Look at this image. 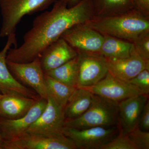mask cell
Instances as JSON below:
<instances>
[{"mask_svg": "<svg viewBox=\"0 0 149 149\" xmlns=\"http://www.w3.org/2000/svg\"><path fill=\"white\" fill-rule=\"evenodd\" d=\"M94 16L91 0H81L70 8L63 0L56 1L50 10L35 17L21 45L10 49L6 61L18 63L32 61L67 29L86 23Z\"/></svg>", "mask_w": 149, "mask_h": 149, "instance_id": "cell-1", "label": "cell"}, {"mask_svg": "<svg viewBox=\"0 0 149 149\" xmlns=\"http://www.w3.org/2000/svg\"><path fill=\"white\" fill-rule=\"evenodd\" d=\"M85 24L102 35L132 43L142 34L149 32V16L136 8L113 16H94Z\"/></svg>", "mask_w": 149, "mask_h": 149, "instance_id": "cell-2", "label": "cell"}, {"mask_svg": "<svg viewBox=\"0 0 149 149\" xmlns=\"http://www.w3.org/2000/svg\"><path fill=\"white\" fill-rule=\"evenodd\" d=\"M118 103L94 95L92 104L80 117L66 120L65 127L81 129L118 124Z\"/></svg>", "mask_w": 149, "mask_h": 149, "instance_id": "cell-3", "label": "cell"}, {"mask_svg": "<svg viewBox=\"0 0 149 149\" xmlns=\"http://www.w3.org/2000/svg\"><path fill=\"white\" fill-rule=\"evenodd\" d=\"M56 0H0L2 24L0 37L15 33L24 16L47 9Z\"/></svg>", "mask_w": 149, "mask_h": 149, "instance_id": "cell-4", "label": "cell"}, {"mask_svg": "<svg viewBox=\"0 0 149 149\" xmlns=\"http://www.w3.org/2000/svg\"><path fill=\"white\" fill-rule=\"evenodd\" d=\"M119 127H95L84 129L65 127L63 133L73 142L77 149H101L117 136Z\"/></svg>", "mask_w": 149, "mask_h": 149, "instance_id": "cell-5", "label": "cell"}, {"mask_svg": "<svg viewBox=\"0 0 149 149\" xmlns=\"http://www.w3.org/2000/svg\"><path fill=\"white\" fill-rule=\"evenodd\" d=\"M61 37L77 51L78 54L100 56L99 52L103 41V35L85 23L72 26Z\"/></svg>", "mask_w": 149, "mask_h": 149, "instance_id": "cell-6", "label": "cell"}, {"mask_svg": "<svg viewBox=\"0 0 149 149\" xmlns=\"http://www.w3.org/2000/svg\"><path fill=\"white\" fill-rule=\"evenodd\" d=\"M11 74L19 83L27 85L40 97L47 100V90L39 58L27 63H18L6 61Z\"/></svg>", "mask_w": 149, "mask_h": 149, "instance_id": "cell-7", "label": "cell"}, {"mask_svg": "<svg viewBox=\"0 0 149 149\" xmlns=\"http://www.w3.org/2000/svg\"><path fill=\"white\" fill-rule=\"evenodd\" d=\"M64 134L46 136L25 133L18 138L3 141L2 149H77Z\"/></svg>", "mask_w": 149, "mask_h": 149, "instance_id": "cell-8", "label": "cell"}, {"mask_svg": "<svg viewBox=\"0 0 149 149\" xmlns=\"http://www.w3.org/2000/svg\"><path fill=\"white\" fill-rule=\"evenodd\" d=\"M47 101L44 111L25 133L46 136L63 134L66 121L64 108L59 106L50 97H48Z\"/></svg>", "mask_w": 149, "mask_h": 149, "instance_id": "cell-9", "label": "cell"}, {"mask_svg": "<svg viewBox=\"0 0 149 149\" xmlns=\"http://www.w3.org/2000/svg\"><path fill=\"white\" fill-rule=\"evenodd\" d=\"M82 88L87 89L94 95L116 103L133 96L143 94L136 86L116 78L108 72L95 85Z\"/></svg>", "mask_w": 149, "mask_h": 149, "instance_id": "cell-10", "label": "cell"}, {"mask_svg": "<svg viewBox=\"0 0 149 149\" xmlns=\"http://www.w3.org/2000/svg\"><path fill=\"white\" fill-rule=\"evenodd\" d=\"M47 101L40 97L28 113L15 119L0 117V133L3 141H9L23 135L44 111Z\"/></svg>", "mask_w": 149, "mask_h": 149, "instance_id": "cell-11", "label": "cell"}, {"mask_svg": "<svg viewBox=\"0 0 149 149\" xmlns=\"http://www.w3.org/2000/svg\"><path fill=\"white\" fill-rule=\"evenodd\" d=\"M5 45L0 51V92L3 95L16 92L31 98L38 99L40 97L32 89L22 85L13 77L9 70L6 63L8 52L13 46L17 47L16 34L12 33L8 36Z\"/></svg>", "mask_w": 149, "mask_h": 149, "instance_id": "cell-12", "label": "cell"}, {"mask_svg": "<svg viewBox=\"0 0 149 149\" xmlns=\"http://www.w3.org/2000/svg\"><path fill=\"white\" fill-rule=\"evenodd\" d=\"M104 59L108 72L116 78L125 82L130 81L142 70L149 69V61L139 56L133 47L131 55L128 57Z\"/></svg>", "mask_w": 149, "mask_h": 149, "instance_id": "cell-13", "label": "cell"}, {"mask_svg": "<svg viewBox=\"0 0 149 149\" xmlns=\"http://www.w3.org/2000/svg\"><path fill=\"white\" fill-rule=\"evenodd\" d=\"M78 54L79 63L77 88L93 86L106 76L108 71L103 57Z\"/></svg>", "mask_w": 149, "mask_h": 149, "instance_id": "cell-14", "label": "cell"}, {"mask_svg": "<svg viewBox=\"0 0 149 149\" xmlns=\"http://www.w3.org/2000/svg\"><path fill=\"white\" fill-rule=\"evenodd\" d=\"M149 95L141 94L118 103V126L125 134L139 127V120Z\"/></svg>", "mask_w": 149, "mask_h": 149, "instance_id": "cell-15", "label": "cell"}, {"mask_svg": "<svg viewBox=\"0 0 149 149\" xmlns=\"http://www.w3.org/2000/svg\"><path fill=\"white\" fill-rule=\"evenodd\" d=\"M77 55V51L60 37L43 51L39 59L45 72L58 67Z\"/></svg>", "mask_w": 149, "mask_h": 149, "instance_id": "cell-16", "label": "cell"}, {"mask_svg": "<svg viewBox=\"0 0 149 149\" xmlns=\"http://www.w3.org/2000/svg\"><path fill=\"white\" fill-rule=\"evenodd\" d=\"M38 99L28 97L16 92L3 95L0 100V117L15 119L23 117Z\"/></svg>", "mask_w": 149, "mask_h": 149, "instance_id": "cell-17", "label": "cell"}, {"mask_svg": "<svg viewBox=\"0 0 149 149\" xmlns=\"http://www.w3.org/2000/svg\"><path fill=\"white\" fill-rule=\"evenodd\" d=\"M94 96V94L85 88H76L64 108L66 120L80 117L87 111L92 104Z\"/></svg>", "mask_w": 149, "mask_h": 149, "instance_id": "cell-18", "label": "cell"}, {"mask_svg": "<svg viewBox=\"0 0 149 149\" xmlns=\"http://www.w3.org/2000/svg\"><path fill=\"white\" fill-rule=\"evenodd\" d=\"M103 36L99 52L100 56L104 58L118 59L125 58L131 55L133 43L107 35Z\"/></svg>", "mask_w": 149, "mask_h": 149, "instance_id": "cell-19", "label": "cell"}, {"mask_svg": "<svg viewBox=\"0 0 149 149\" xmlns=\"http://www.w3.org/2000/svg\"><path fill=\"white\" fill-rule=\"evenodd\" d=\"M94 16L117 15L136 9L133 0H91Z\"/></svg>", "mask_w": 149, "mask_h": 149, "instance_id": "cell-20", "label": "cell"}, {"mask_svg": "<svg viewBox=\"0 0 149 149\" xmlns=\"http://www.w3.org/2000/svg\"><path fill=\"white\" fill-rule=\"evenodd\" d=\"M79 56L67 62L57 68L44 73L61 83L77 88L78 83Z\"/></svg>", "mask_w": 149, "mask_h": 149, "instance_id": "cell-21", "label": "cell"}, {"mask_svg": "<svg viewBox=\"0 0 149 149\" xmlns=\"http://www.w3.org/2000/svg\"><path fill=\"white\" fill-rule=\"evenodd\" d=\"M48 97L64 108L68 99L76 88H72L45 74Z\"/></svg>", "mask_w": 149, "mask_h": 149, "instance_id": "cell-22", "label": "cell"}, {"mask_svg": "<svg viewBox=\"0 0 149 149\" xmlns=\"http://www.w3.org/2000/svg\"><path fill=\"white\" fill-rule=\"evenodd\" d=\"M118 127L119 132L117 136L103 146L101 149H139L128 135L124 134L122 129Z\"/></svg>", "mask_w": 149, "mask_h": 149, "instance_id": "cell-23", "label": "cell"}, {"mask_svg": "<svg viewBox=\"0 0 149 149\" xmlns=\"http://www.w3.org/2000/svg\"><path fill=\"white\" fill-rule=\"evenodd\" d=\"M127 135L139 149H149V131H144L138 127Z\"/></svg>", "mask_w": 149, "mask_h": 149, "instance_id": "cell-24", "label": "cell"}, {"mask_svg": "<svg viewBox=\"0 0 149 149\" xmlns=\"http://www.w3.org/2000/svg\"><path fill=\"white\" fill-rule=\"evenodd\" d=\"M133 45L136 53L144 59L149 61V32L139 36Z\"/></svg>", "mask_w": 149, "mask_h": 149, "instance_id": "cell-25", "label": "cell"}, {"mask_svg": "<svg viewBox=\"0 0 149 149\" xmlns=\"http://www.w3.org/2000/svg\"><path fill=\"white\" fill-rule=\"evenodd\" d=\"M128 83L135 85L144 95L149 94V69L142 70Z\"/></svg>", "mask_w": 149, "mask_h": 149, "instance_id": "cell-26", "label": "cell"}, {"mask_svg": "<svg viewBox=\"0 0 149 149\" xmlns=\"http://www.w3.org/2000/svg\"><path fill=\"white\" fill-rule=\"evenodd\" d=\"M139 127L144 131L149 130V100L147 101L143 107L139 120Z\"/></svg>", "mask_w": 149, "mask_h": 149, "instance_id": "cell-27", "label": "cell"}, {"mask_svg": "<svg viewBox=\"0 0 149 149\" xmlns=\"http://www.w3.org/2000/svg\"><path fill=\"white\" fill-rule=\"evenodd\" d=\"M135 7L142 13L149 16V0H133Z\"/></svg>", "mask_w": 149, "mask_h": 149, "instance_id": "cell-28", "label": "cell"}, {"mask_svg": "<svg viewBox=\"0 0 149 149\" xmlns=\"http://www.w3.org/2000/svg\"><path fill=\"white\" fill-rule=\"evenodd\" d=\"M68 7H72L80 2L81 0H63Z\"/></svg>", "mask_w": 149, "mask_h": 149, "instance_id": "cell-29", "label": "cell"}, {"mask_svg": "<svg viewBox=\"0 0 149 149\" xmlns=\"http://www.w3.org/2000/svg\"><path fill=\"white\" fill-rule=\"evenodd\" d=\"M3 142V140L1 135V133H0V149H2Z\"/></svg>", "mask_w": 149, "mask_h": 149, "instance_id": "cell-30", "label": "cell"}, {"mask_svg": "<svg viewBox=\"0 0 149 149\" xmlns=\"http://www.w3.org/2000/svg\"><path fill=\"white\" fill-rule=\"evenodd\" d=\"M3 94H1L0 93V100H1V98L2 97H3Z\"/></svg>", "mask_w": 149, "mask_h": 149, "instance_id": "cell-31", "label": "cell"}]
</instances>
